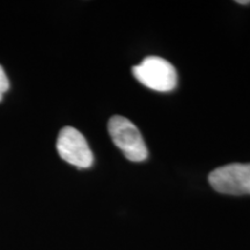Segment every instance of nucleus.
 I'll return each instance as SVG.
<instances>
[{
  "instance_id": "obj_1",
  "label": "nucleus",
  "mask_w": 250,
  "mask_h": 250,
  "mask_svg": "<svg viewBox=\"0 0 250 250\" xmlns=\"http://www.w3.org/2000/svg\"><path fill=\"white\" fill-rule=\"evenodd\" d=\"M108 130L112 142L123 152L127 160L142 162L147 159V147L138 127L132 122L115 115L109 120Z\"/></svg>"
},
{
  "instance_id": "obj_2",
  "label": "nucleus",
  "mask_w": 250,
  "mask_h": 250,
  "mask_svg": "<svg viewBox=\"0 0 250 250\" xmlns=\"http://www.w3.org/2000/svg\"><path fill=\"white\" fill-rule=\"evenodd\" d=\"M136 79L149 89L156 92H170L177 86V72L164 58L149 56L139 65L132 67Z\"/></svg>"
},
{
  "instance_id": "obj_3",
  "label": "nucleus",
  "mask_w": 250,
  "mask_h": 250,
  "mask_svg": "<svg viewBox=\"0 0 250 250\" xmlns=\"http://www.w3.org/2000/svg\"><path fill=\"white\" fill-rule=\"evenodd\" d=\"M211 187L224 195H250V164H229L212 170Z\"/></svg>"
},
{
  "instance_id": "obj_4",
  "label": "nucleus",
  "mask_w": 250,
  "mask_h": 250,
  "mask_svg": "<svg viewBox=\"0 0 250 250\" xmlns=\"http://www.w3.org/2000/svg\"><path fill=\"white\" fill-rule=\"evenodd\" d=\"M57 151L62 160L81 169L89 168L94 162L93 152L86 138L72 126L61 130L57 138Z\"/></svg>"
},
{
  "instance_id": "obj_5",
  "label": "nucleus",
  "mask_w": 250,
  "mask_h": 250,
  "mask_svg": "<svg viewBox=\"0 0 250 250\" xmlns=\"http://www.w3.org/2000/svg\"><path fill=\"white\" fill-rule=\"evenodd\" d=\"M8 88H9L8 78L6 76L4 68H2L1 65H0V102H1L2 96H4V94L7 92Z\"/></svg>"
},
{
  "instance_id": "obj_6",
  "label": "nucleus",
  "mask_w": 250,
  "mask_h": 250,
  "mask_svg": "<svg viewBox=\"0 0 250 250\" xmlns=\"http://www.w3.org/2000/svg\"><path fill=\"white\" fill-rule=\"evenodd\" d=\"M237 4H241V5H248L250 4V0H247V1H241V0H237Z\"/></svg>"
}]
</instances>
